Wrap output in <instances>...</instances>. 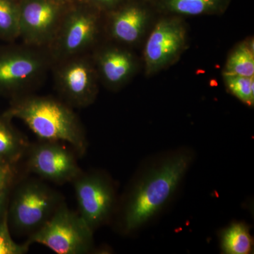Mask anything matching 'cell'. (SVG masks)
Returning <instances> with one entry per match:
<instances>
[{
  "mask_svg": "<svg viewBox=\"0 0 254 254\" xmlns=\"http://www.w3.org/2000/svg\"><path fill=\"white\" fill-rule=\"evenodd\" d=\"M185 28L178 21H160L150 34L145 46L147 72L154 73L173 61L185 46Z\"/></svg>",
  "mask_w": 254,
  "mask_h": 254,
  "instance_id": "cell-11",
  "label": "cell"
},
{
  "mask_svg": "<svg viewBox=\"0 0 254 254\" xmlns=\"http://www.w3.org/2000/svg\"><path fill=\"white\" fill-rule=\"evenodd\" d=\"M78 213L93 232L113 218L118 200L115 184L99 170L83 172L72 182Z\"/></svg>",
  "mask_w": 254,
  "mask_h": 254,
  "instance_id": "cell-8",
  "label": "cell"
},
{
  "mask_svg": "<svg viewBox=\"0 0 254 254\" xmlns=\"http://www.w3.org/2000/svg\"><path fill=\"white\" fill-rule=\"evenodd\" d=\"M70 6L64 0H23L19 3V38L22 43L49 48Z\"/></svg>",
  "mask_w": 254,
  "mask_h": 254,
  "instance_id": "cell-9",
  "label": "cell"
},
{
  "mask_svg": "<svg viewBox=\"0 0 254 254\" xmlns=\"http://www.w3.org/2000/svg\"><path fill=\"white\" fill-rule=\"evenodd\" d=\"M19 3L0 0V39L12 43L19 38Z\"/></svg>",
  "mask_w": 254,
  "mask_h": 254,
  "instance_id": "cell-16",
  "label": "cell"
},
{
  "mask_svg": "<svg viewBox=\"0 0 254 254\" xmlns=\"http://www.w3.org/2000/svg\"><path fill=\"white\" fill-rule=\"evenodd\" d=\"M225 73L246 77L254 76V52L250 45L242 43L234 50L227 60Z\"/></svg>",
  "mask_w": 254,
  "mask_h": 254,
  "instance_id": "cell-17",
  "label": "cell"
},
{
  "mask_svg": "<svg viewBox=\"0 0 254 254\" xmlns=\"http://www.w3.org/2000/svg\"><path fill=\"white\" fill-rule=\"evenodd\" d=\"M108 18V36L113 41L125 45L133 44L141 38L147 21L145 11L136 6L124 8Z\"/></svg>",
  "mask_w": 254,
  "mask_h": 254,
  "instance_id": "cell-13",
  "label": "cell"
},
{
  "mask_svg": "<svg viewBox=\"0 0 254 254\" xmlns=\"http://www.w3.org/2000/svg\"><path fill=\"white\" fill-rule=\"evenodd\" d=\"M102 24L96 11L83 5L70 6L58 34L48 48L53 63L91 54L99 45Z\"/></svg>",
  "mask_w": 254,
  "mask_h": 254,
  "instance_id": "cell-7",
  "label": "cell"
},
{
  "mask_svg": "<svg viewBox=\"0 0 254 254\" xmlns=\"http://www.w3.org/2000/svg\"><path fill=\"white\" fill-rule=\"evenodd\" d=\"M98 78L108 86H120L130 77L135 68L134 60L129 52L115 46H98L91 53Z\"/></svg>",
  "mask_w": 254,
  "mask_h": 254,
  "instance_id": "cell-12",
  "label": "cell"
},
{
  "mask_svg": "<svg viewBox=\"0 0 254 254\" xmlns=\"http://www.w3.org/2000/svg\"><path fill=\"white\" fill-rule=\"evenodd\" d=\"M50 73L58 98L73 109L87 108L94 103L99 78L91 54L54 62Z\"/></svg>",
  "mask_w": 254,
  "mask_h": 254,
  "instance_id": "cell-6",
  "label": "cell"
},
{
  "mask_svg": "<svg viewBox=\"0 0 254 254\" xmlns=\"http://www.w3.org/2000/svg\"><path fill=\"white\" fill-rule=\"evenodd\" d=\"M192 150H170L140 169L117 205V229L130 235L153 220L172 200L194 159ZM114 217V216H113Z\"/></svg>",
  "mask_w": 254,
  "mask_h": 254,
  "instance_id": "cell-1",
  "label": "cell"
},
{
  "mask_svg": "<svg viewBox=\"0 0 254 254\" xmlns=\"http://www.w3.org/2000/svg\"><path fill=\"white\" fill-rule=\"evenodd\" d=\"M18 178V164L0 162V190L14 186Z\"/></svg>",
  "mask_w": 254,
  "mask_h": 254,
  "instance_id": "cell-21",
  "label": "cell"
},
{
  "mask_svg": "<svg viewBox=\"0 0 254 254\" xmlns=\"http://www.w3.org/2000/svg\"><path fill=\"white\" fill-rule=\"evenodd\" d=\"M53 64L47 48L23 43L0 48V97L11 100L35 93Z\"/></svg>",
  "mask_w": 254,
  "mask_h": 254,
  "instance_id": "cell-3",
  "label": "cell"
},
{
  "mask_svg": "<svg viewBox=\"0 0 254 254\" xmlns=\"http://www.w3.org/2000/svg\"><path fill=\"white\" fill-rule=\"evenodd\" d=\"M12 187L13 186L5 189L4 190H0V220L7 210L10 193H11Z\"/></svg>",
  "mask_w": 254,
  "mask_h": 254,
  "instance_id": "cell-22",
  "label": "cell"
},
{
  "mask_svg": "<svg viewBox=\"0 0 254 254\" xmlns=\"http://www.w3.org/2000/svg\"><path fill=\"white\" fill-rule=\"evenodd\" d=\"M223 0H168L169 9L186 15H199L213 12L220 7Z\"/></svg>",
  "mask_w": 254,
  "mask_h": 254,
  "instance_id": "cell-18",
  "label": "cell"
},
{
  "mask_svg": "<svg viewBox=\"0 0 254 254\" xmlns=\"http://www.w3.org/2000/svg\"><path fill=\"white\" fill-rule=\"evenodd\" d=\"M22 121L40 140L66 143L78 156L86 154V131L73 108L60 98L35 93L10 100L4 111Z\"/></svg>",
  "mask_w": 254,
  "mask_h": 254,
  "instance_id": "cell-2",
  "label": "cell"
},
{
  "mask_svg": "<svg viewBox=\"0 0 254 254\" xmlns=\"http://www.w3.org/2000/svg\"><path fill=\"white\" fill-rule=\"evenodd\" d=\"M76 155L61 142L40 140L30 143L24 158L28 172L41 180L64 185L72 183L83 171Z\"/></svg>",
  "mask_w": 254,
  "mask_h": 254,
  "instance_id": "cell-10",
  "label": "cell"
},
{
  "mask_svg": "<svg viewBox=\"0 0 254 254\" xmlns=\"http://www.w3.org/2000/svg\"><path fill=\"white\" fill-rule=\"evenodd\" d=\"M224 79L229 91L242 103L253 106L254 103V76L246 77L224 73Z\"/></svg>",
  "mask_w": 254,
  "mask_h": 254,
  "instance_id": "cell-19",
  "label": "cell"
},
{
  "mask_svg": "<svg viewBox=\"0 0 254 254\" xmlns=\"http://www.w3.org/2000/svg\"><path fill=\"white\" fill-rule=\"evenodd\" d=\"M7 114H0V162L18 164L24 158L30 142L12 123Z\"/></svg>",
  "mask_w": 254,
  "mask_h": 254,
  "instance_id": "cell-14",
  "label": "cell"
},
{
  "mask_svg": "<svg viewBox=\"0 0 254 254\" xmlns=\"http://www.w3.org/2000/svg\"><path fill=\"white\" fill-rule=\"evenodd\" d=\"M30 246L27 242L18 244L13 240L6 210L0 220V254H25L29 251Z\"/></svg>",
  "mask_w": 254,
  "mask_h": 254,
  "instance_id": "cell-20",
  "label": "cell"
},
{
  "mask_svg": "<svg viewBox=\"0 0 254 254\" xmlns=\"http://www.w3.org/2000/svg\"><path fill=\"white\" fill-rule=\"evenodd\" d=\"M93 232L78 212L64 202L26 242L45 246L58 254H91L95 249Z\"/></svg>",
  "mask_w": 254,
  "mask_h": 254,
  "instance_id": "cell-5",
  "label": "cell"
},
{
  "mask_svg": "<svg viewBox=\"0 0 254 254\" xmlns=\"http://www.w3.org/2000/svg\"><path fill=\"white\" fill-rule=\"evenodd\" d=\"M220 247L225 254L252 253L254 240L250 227L243 222H235L225 227L220 233Z\"/></svg>",
  "mask_w": 254,
  "mask_h": 254,
  "instance_id": "cell-15",
  "label": "cell"
},
{
  "mask_svg": "<svg viewBox=\"0 0 254 254\" xmlns=\"http://www.w3.org/2000/svg\"><path fill=\"white\" fill-rule=\"evenodd\" d=\"M64 202L63 194L41 179H18L11 189L7 207L11 232L30 236L54 215Z\"/></svg>",
  "mask_w": 254,
  "mask_h": 254,
  "instance_id": "cell-4",
  "label": "cell"
}]
</instances>
